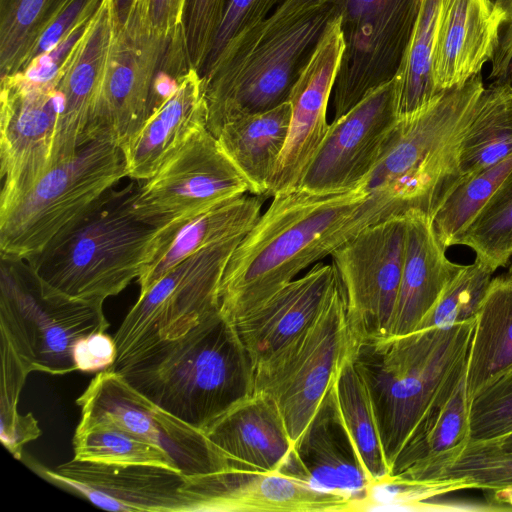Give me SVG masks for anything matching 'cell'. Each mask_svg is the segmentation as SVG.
Returning a JSON list of instances; mask_svg holds the SVG:
<instances>
[{
	"mask_svg": "<svg viewBox=\"0 0 512 512\" xmlns=\"http://www.w3.org/2000/svg\"><path fill=\"white\" fill-rule=\"evenodd\" d=\"M397 214L393 203L360 186L332 194L297 188L274 196L226 264L221 312L236 322L360 230Z\"/></svg>",
	"mask_w": 512,
	"mask_h": 512,
	"instance_id": "cell-1",
	"label": "cell"
},
{
	"mask_svg": "<svg viewBox=\"0 0 512 512\" xmlns=\"http://www.w3.org/2000/svg\"><path fill=\"white\" fill-rule=\"evenodd\" d=\"M346 0H282L258 25L232 40L201 75L207 128L288 101L292 86Z\"/></svg>",
	"mask_w": 512,
	"mask_h": 512,
	"instance_id": "cell-2",
	"label": "cell"
},
{
	"mask_svg": "<svg viewBox=\"0 0 512 512\" xmlns=\"http://www.w3.org/2000/svg\"><path fill=\"white\" fill-rule=\"evenodd\" d=\"M164 411L202 430L254 392V366L220 309L185 334L111 368Z\"/></svg>",
	"mask_w": 512,
	"mask_h": 512,
	"instance_id": "cell-3",
	"label": "cell"
},
{
	"mask_svg": "<svg viewBox=\"0 0 512 512\" xmlns=\"http://www.w3.org/2000/svg\"><path fill=\"white\" fill-rule=\"evenodd\" d=\"M475 322L354 341L352 356L368 387L390 468L427 412L466 379Z\"/></svg>",
	"mask_w": 512,
	"mask_h": 512,
	"instance_id": "cell-4",
	"label": "cell"
},
{
	"mask_svg": "<svg viewBox=\"0 0 512 512\" xmlns=\"http://www.w3.org/2000/svg\"><path fill=\"white\" fill-rule=\"evenodd\" d=\"M484 89L479 73L423 110L398 117L360 187L391 201L402 214L415 209L433 219L463 179L461 145Z\"/></svg>",
	"mask_w": 512,
	"mask_h": 512,
	"instance_id": "cell-5",
	"label": "cell"
},
{
	"mask_svg": "<svg viewBox=\"0 0 512 512\" xmlns=\"http://www.w3.org/2000/svg\"><path fill=\"white\" fill-rule=\"evenodd\" d=\"M132 184L111 189L28 264L47 286L71 298L103 303L138 279L154 227L132 212Z\"/></svg>",
	"mask_w": 512,
	"mask_h": 512,
	"instance_id": "cell-6",
	"label": "cell"
},
{
	"mask_svg": "<svg viewBox=\"0 0 512 512\" xmlns=\"http://www.w3.org/2000/svg\"><path fill=\"white\" fill-rule=\"evenodd\" d=\"M126 177L121 148L107 140L84 143L0 213V256L28 260L85 215Z\"/></svg>",
	"mask_w": 512,
	"mask_h": 512,
	"instance_id": "cell-7",
	"label": "cell"
},
{
	"mask_svg": "<svg viewBox=\"0 0 512 512\" xmlns=\"http://www.w3.org/2000/svg\"><path fill=\"white\" fill-rule=\"evenodd\" d=\"M0 333L29 372L77 370L75 344L109 327L103 303L66 296L45 285L25 260L1 258Z\"/></svg>",
	"mask_w": 512,
	"mask_h": 512,
	"instance_id": "cell-8",
	"label": "cell"
},
{
	"mask_svg": "<svg viewBox=\"0 0 512 512\" xmlns=\"http://www.w3.org/2000/svg\"><path fill=\"white\" fill-rule=\"evenodd\" d=\"M354 339L342 290L336 288L299 335L254 369V392L277 405L293 442L333 386Z\"/></svg>",
	"mask_w": 512,
	"mask_h": 512,
	"instance_id": "cell-9",
	"label": "cell"
},
{
	"mask_svg": "<svg viewBox=\"0 0 512 512\" xmlns=\"http://www.w3.org/2000/svg\"><path fill=\"white\" fill-rule=\"evenodd\" d=\"M245 234L224 239L189 256L139 294L113 335L117 357L110 368L162 341L185 334L220 309L222 275Z\"/></svg>",
	"mask_w": 512,
	"mask_h": 512,
	"instance_id": "cell-10",
	"label": "cell"
},
{
	"mask_svg": "<svg viewBox=\"0 0 512 512\" xmlns=\"http://www.w3.org/2000/svg\"><path fill=\"white\" fill-rule=\"evenodd\" d=\"M406 240L404 214L360 230L331 256L355 342L389 337Z\"/></svg>",
	"mask_w": 512,
	"mask_h": 512,
	"instance_id": "cell-11",
	"label": "cell"
},
{
	"mask_svg": "<svg viewBox=\"0 0 512 512\" xmlns=\"http://www.w3.org/2000/svg\"><path fill=\"white\" fill-rule=\"evenodd\" d=\"M423 0H346L345 48L333 87L334 119L391 81L400 66Z\"/></svg>",
	"mask_w": 512,
	"mask_h": 512,
	"instance_id": "cell-12",
	"label": "cell"
},
{
	"mask_svg": "<svg viewBox=\"0 0 512 512\" xmlns=\"http://www.w3.org/2000/svg\"><path fill=\"white\" fill-rule=\"evenodd\" d=\"M169 41L136 9L117 24L84 143L99 139L121 147L141 126L152 111L153 83Z\"/></svg>",
	"mask_w": 512,
	"mask_h": 512,
	"instance_id": "cell-13",
	"label": "cell"
},
{
	"mask_svg": "<svg viewBox=\"0 0 512 512\" xmlns=\"http://www.w3.org/2000/svg\"><path fill=\"white\" fill-rule=\"evenodd\" d=\"M246 192H250L247 180L205 126L135 190L131 208L139 220L155 228Z\"/></svg>",
	"mask_w": 512,
	"mask_h": 512,
	"instance_id": "cell-14",
	"label": "cell"
},
{
	"mask_svg": "<svg viewBox=\"0 0 512 512\" xmlns=\"http://www.w3.org/2000/svg\"><path fill=\"white\" fill-rule=\"evenodd\" d=\"M81 420L112 423L165 450L182 474L191 477L231 468L206 434L164 411L108 368L76 399Z\"/></svg>",
	"mask_w": 512,
	"mask_h": 512,
	"instance_id": "cell-15",
	"label": "cell"
},
{
	"mask_svg": "<svg viewBox=\"0 0 512 512\" xmlns=\"http://www.w3.org/2000/svg\"><path fill=\"white\" fill-rule=\"evenodd\" d=\"M0 213L54 167L60 113L56 84H33L21 73L1 77Z\"/></svg>",
	"mask_w": 512,
	"mask_h": 512,
	"instance_id": "cell-16",
	"label": "cell"
},
{
	"mask_svg": "<svg viewBox=\"0 0 512 512\" xmlns=\"http://www.w3.org/2000/svg\"><path fill=\"white\" fill-rule=\"evenodd\" d=\"M397 120L392 79L329 124L298 188L332 194L359 187L376 165Z\"/></svg>",
	"mask_w": 512,
	"mask_h": 512,
	"instance_id": "cell-17",
	"label": "cell"
},
{
	"mask_svg": "<svg viewBox=\"0 0 512 512\" xmlns=\"http://www.w3.org/2000/svg\"><path fill=\"white\" fill-rule=\"evenodd\" d=\"M43 479L109 511L190 512L184 488L188 476L150 464H105L72 459L54 469L30 459Z\"/></svg>",
	"mask_w": 512,
	"mask_h": 512,
	"instance_id": "cell-18",
	"label": "cell"
},
{
	"mask_svg": "<svg viewBox=\"0 0 512 512\" xmlns=\"http://www.w3.org/2000/svg\"><path fill=\"white\" fill-rule=\"evenodd\" d=\"M345 48L341 17L332 21L291 88L288 136L267 196L289 193L321 145L329 124L326 111Z\"/></svg>",
	"mask_w": 512,
	"mask_h": 512,
	"instance_id": "cell-19",
	"label": "cell"
},
{
	"mask_svg": "<svg viewBox=\"0 0 512 512\" xmlns=\"http://www.w3.org/2000/svg\"><path fill=\"white\" fill-rule=\"evenodd\" d=\"M184 491L190 512L356 511L352 499L278 472L229 468L188 477Z\"/></svg>",
	"mask_w": 512,
	"mask_h": 512,
	"instance_id": "cell-20",
	"label": "cell"
},
{
	"mask_svg": "<svg viewBox=\"0 0 512 512\" xmlns=\"http://www.w3.org/2000/svg\"><path fill=\"white\" fill-rule=\"evenodd\" d=\"M279 473L346 496L356 510L365 509L373 487L340 415L333 386L294 441Z\"/></svg>",
	"mask_w": 512,
	"mask_h": 512,
	"instance_id": "cell-21",
	"label": "cell"
},
{
	"mask_svg": "<svg viewBox=\"0 0 512 512\" xmlns=\"http://www.w3.org/2000/svg\"><path fill=\"white\" fill-rule=\"evenodd\" d=\"M118 21L114 0H102L58 75L60 113L54 166L84 144Z\"/></svg>",
	"mask_w": 512,
	"mask_h": 512,
	"instance_id": "cell-22",
	"label": "cell"
},
{
	"mask_svg": "<svg viewBox=\"0 0 512 512\" xmlns=\"http://www.w3.org/2000/svg\"><path fill=\"white\" fill-rule=\"evenodd\" d=\"M261 196H240L177 216L155 227L137 279L140 294L174 266L224 239L247 233L261 215Z\"/></svg>",
	"mask_w": 512,
	"mask_h": 512,
	"instance_id": "cell-23",
	"label": "cell"
},
{
	"mask_svg": "<svg viewBox=\"0 0 512 512\" xmlns=\"http://www.w3.org/2000/svg\"><path fill=\"white\" fill-rule=\"evenodd\" d=\"M337 284L333 265L318 262L234 322L254 369L313 322Z\"/></svg>",
	"mask_w": 512,
	"mask_h": 512,
	"instance_id": "cell-24",
	"label": "cell"
},
{
	"mask_svg": "<svg viewBox=\"0 0 512 512\" xmlns=\"http://www.w3.org/2000/svg\"><path fill=\"white\" fill-rule=\"evenodd\" d=\"M505 21L493 0H446L433 51L436 89L443 93L479 74L490 61Z\"/></svg>",
	"mask_w": 512,
	"mask_h": 512,
	"instance_id": "cell-25",
	"label": "cell"
},
{
	"mask_svg": "<svg viewBox=\"0 0 512 512\" xmlns=\"http://www.w3.org/2000/svg\"><path fill=\"white\" fill-rule=\"evenodd\" d=\"M207 126L204 79L190 67L173 94L156 106L120 147L126 177L145 181L198 129Z\"/></svg>",
	"mask_w": 512,
	"mask_h": 512,
	"instance_id": "cell-26",
	"label": "cell"
},
{
	"mask_svg": "<svg viewBox=\"0 0 512 512\" xmlns=\"http://www.w3.org/2000/svg\"><path fill=\"white\" fill-rule=\"evenodd\" d=\"M204 433L231 468L280 472L293 449L285 421L268 396L253 392Z\"/></svg>",
	"mask_w": 512,
	"mask_h": 512,
	"instance_id": "cell-27",
	"label": "cell"
},
{
	"mask_svg": "<svg viewBox=\"0 0 512 512\" xmlns=\"http://www.w3.org/2000/svg\"><path fill=\"white\" fill-rule=\"evenodd\" d=\"M404 217V263L389 336L414 332L463 266L447 258L431 217L415 209Z\"/></svg>",
	"mask_w": 512,
	"mask_h": 512,
	"instance_id": "cell-28",
	"label": "cell"
},
{
	"mask_svg": "<svg viewBox=\"0 0 512 512\" xmlns=\"http://www.w3.org/2000/svg\"><path fill=\"white\" fill-rule=\"evenodd\" d=\"M465 381L448 400L427 412L397 455L390 477L381 486L412 484L451 460L469 442Z\"/></svg>",
	"mask_w": 512,
	"mask_h": 512,
	"instance_id": "cell-29",
	"label": "cell"
},
{
	"mask_svg": "<svg viewBox=\"0 0 512 512\" xmlns=\"http://www.w3.org/2000/svg\"><path fill=\"white\" fill-rule=\"evenodd\" d=\"M291 105L235 119L225 124L217 139L247 180L250 193L267 196L290 125Z\"/></svg>",
	"mask_w": 512,
	"mask_h": 512,
	"instance_id": "cell-30",
	"label": "cell"
},
{
	"mask_svg": "<svg viewBox=\"0 0 512 512\" xmlns=\"http://www.w3.org/2000/svg\"><path fill=\"white\" fill-rule=\"evenodd\" d=\"M512 366V280L493 278L476 317L467 371L471 398L491 379Z\"/></svg>",
	"mask_w": 512,
	"mask_h": 512,
	"instance_id": "cell-31",
	"label": "cell"
},
{
	"mask_svg": "<svg viewBox=\"0 0 512 512\" xmlns=\"http://www.w3.org/2000/svg\"><path fill=\"white\" fill-rule=\"evenodd\" d=\"M337 405L372 487L390 477L374 409L366 382L357 368L352 351L344 360L334 382Z\"/></svg>",
	"mask_w": 512,
	"mask_h": 512,
	"instance_id": "cell-32",
	"label": "cell"
},
{
	"mask_svg": "<svg viewBox=\"0 0 512 512\" xmlns=\"http://www.w3.org/2000/svg\"><path fill=\"white\" fill-rule=\"evenodd\" d=\"M446 0H423L407 48L395 75L398 117L415 114L443 93L434 84L433 51Z\"/></svg>",
	"mask_w": 512,
	"mask_h": 512,
	"instance_id": "cell-33",
	"label": "cell"
},
{
	"mask_svg": "<svg viewBox=\"0 0 512 512\" xmlns=\"http://www.w3.org/2000/svg\"><path fill=\"white\" fill-rule=\"evenodd\" d=\"M512 154V90L485 88L461 145L463 178L472 176Z\"/></svg>",
	"mask_w": 512,
	"mask_h": 512,
	"instance_id": "cell-34",
	"label": "cell"
},
{
	"mask_svg": "<svg viewBox=\"0 0 512 512\" xmlns=\"http://www.w3.org/2000/svg\"><path fill=\"white\" fill-rule=\"evenodd\" d=\"M437 483L482 489L494 501L512 504V453L496 440H469L451 460L408 485Z\"/></svg>",
	"mask_w": 512,
	"mask_h": 512,
	"instance_id": "cell-35",
	"label": "cell"
},
{
	"mask_svg": "<svg viewBox=\"0 0 512 512\" xmlns=\"http://www.w3.org/2000/svg\"><path fill=\"white\" fill-rule=\"evenodd\" d=\"M72 443L73 458L77 460L117 465L150 464L180 471L165 450L112 423L80 420Z\"/></svg>",
	"mask_w": 512,
	"mask_h": 512,
	"instance_id": "cell-36",
	"label": "cell"
},
{
	"mask_svg": "<svg viewBox=\"0 0 512 512\" xmlns=\"http://www.w3.org/2000/svg\"><path fill=\"white\" fill-rule=\"evenodd\" d=\"M454 245L472 249L476 258L496 271L512 258V169L491 198L458 235Z\"/></svg>",
	"mask_w": 512,
	"mask_h": 512,
	"instance_id": "cell-37",
	"label": "cell"
},
{
	"mask_svg": "<svg viewBox=\"0 0 512 512\" xmlns=\"http://www.w3.org/2000/svg\"><path fill=\"white\" fill-rule=\"evenodd\" d=\"M512 169V154L466 178L451 192L433 217L441 244L454 245L460 233L473 221Z\"/></svg>",
	"mask_w": 512,
	"mask_h": 512,
	"instance_id": "cell-38",
	"label": "cell"
},
{
	"mask_svg": "<svg viewBox=\"0 0 512 512\" xmlns=\"http://www.w3.org/2000/svg\"><path fill=\"white\" fill-rule=\"evenodd\" d=\"M494 272L477 258L463 265L416 330L476 320Z\"/></svg>",
	"mask_w": 512,
	"mask_h": 512,
	"instance_id": "cell-39",
	"label": "cell"
},
{
	"mask_svg": "<svg viewBox=\"0 0 512 512\" xmlns=\"http://www.w3.org/2000/svg\"><path fill=\"white\" fill-rule=\"evenodd\" d=\"M57 0H1V77L20 70L24 57Z\"/></svg>",
	"mask_w": 512,
	"mask_h": 512,
	"instance_id": "cell-40",
	"label": "cell"
},
{
	"mask_svg": "<svg viewBox=\"0 0 512 512\" xmlns=\"http://www.w3.org/2000/svg\"><path fill=\"white\" fill-rule=\"evenodd\" d=\"M469 428L471 441L494 440L512 432V366L471 398Z\"/></svg>",
	"mask_w": 512,
	"mask_h": 512,
	"instance_id": "cell-41",
	"label": "cell"
},
{
	"mask_svg": "<svg viewBox=\"0 0 512 512\" xmlns=\"http://www.w3.org/2000/svg\"><path fill=\"white\" fill-rule=\"evenodd\" d=\"M228 0H188L183 25L190 67L201 71L207 61Z\"/></svg>",
	"mask_w": 512,
	"mask_h": 512,
	"instance_id": "cell-42",
	"label": "cell"
},
{
	"mask_svg": "<svg viewBox=\"0 0 512 512\" xmlns=\"http://www.w3.org/2000/svg\"><path fill=\"white\" fill-rule=\"evenodd\" d=\"M101 2L102 0H57L24 57L18 72L24 70L34 59L52 49L78 23L90 19Z\"/></svg>",
	"mask_w": 512,
	"mask_h": 512,
	"instance_id": "cell-43",
	"label": "cell"
},
{
	"mask_svg": "<svg viewBox=\"0 0 512 512\" xmlns=\"http://www.w3.org/2000/svg\"><path fill=\"white\" fill-rule=\"evenodd\" d=\"M282 0H228L201 75L235 38L263 21Z\"/></svg>",
	"mask_w": 512,
	"mask_h": 512,
	"instance_id": "cell-44",
	"label": "cell"
},
{
	"mask_svg": "<svg viewBox=\"0 0 512 512\" xmlns=\"http://www.w3.org/2000/svg\"><path fill=\"white\" fill-rule=\"evenodd\" d=\"M0 353V437H2L22 416L17 406L21 390L30 372L4 334H1Z\"/></svg>",
	"mask_w": 512,
	"mask_h": 512,
	"instance_id": "cell-45",
	"label": "cell"
},
{
	"mask_svg": "<svg viewBox=\"0 0 512 512\" xmlns=\"http://www.w3.org/2000/svg\"><path fill=\"white\" fill-rule=\"evenodd\" d=\"M91 18L78 23L52 49L34 59L19 73L33 84L58 85L59 71L85 32Z\"/></svg>",
	"mask_w": 512,
	"mask_h": 512,
	"instance_id": "cell-46",
	"label": "cell"
},
{
	"mask_svg": "<svg viewBox=\"0 0 512 512\" xmlns=\"http://www.w3.org/2000/svg\"><path fill=\"white\" fill-rule=\"evenodd\" d=\"M187 3L188 0H134L131 9H136L155 33L171 39L183 30Z\"/></svg>",
	"mask_w": 512,
	"mask_h": 512,
	"instance_id": "cell-47",
	"label": "cell"
},
{
	"mask_svg": "<svg viewBox=\"0 0 512 512\" xmlns=\"http://www.w3.org/2000/svg\"><path fill=\"white\" fill-rule=\"evenodd\" d=\"M117 357L113 336L96 332L81 338L74 346L76 369L82 372L103 371L110 368Z\"/></svg>",
	"mask_w": 512,
	"mask_h": 512,
	"instance_id": "cell-48",
	"label": "cell"
},
{
	"mask_svg": "<svg viewBox=\"0 0 512 512\" xmlns=\"http://www.w3.org/2000/svg\"><path fill=\"white\" fill-rule=\"evenodd\" d=\"M504 12L505 21L491 62V85H502L512 90V0H493Z\"/></svg>",
	"mask_w": 512,
	"mask_h": 512,
	"instance_id": "cell-49",
	"label": "cell"
},
{
	"mask_svg": "<svg viewBox=\"0 0 512 512\" xmlns=\"http://www.w3.org/2000/svg\"><path fill=\"white\" fill-rule=\"evenodd\" d=\"M134 0H114L118 25L125 22Z\"/></svg>",
	"mask_w": 512,
	"mask_h": 512,
	"instance_id": "cell-50",
	"label": "cell"
},
{
	"mask_svg": "<svg viewBox=\"0 0 512 512\" xmlns=\"http://www.w3.org/2000/svg\"><path fill=\"white\" fill-rule=\"evenodd\" d=\"M494 440H496L506 451L512 453V432Z\"/></svg>",
	"mask_w": 512,
	"mask_h": 512,
	"instance_id": "cell-51",
	"label": "cell"
},
{
	"mask_svg": "<svg viewBox=\"0 0 512 512\" xmlns=\"http://www.w3.org/2000/svg\"><path fill=\"white\" fill-rule=\"evenodd\" d=\"M505 276H506L507 278H509L510 280H512V258H511V260H510V262H509V265H508V271H507V273L505 274Z\"/></svg>",
	"mask_w": 512,
	"mask_h": 512,
	"instance_id": "cell-52",
	"label": "cell"
}]
</instances>
